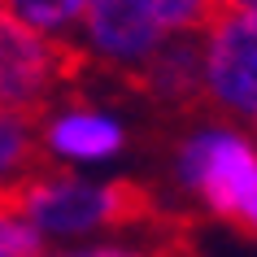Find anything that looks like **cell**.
Returning <instances> with one entry per match:
<instances>
[{
  "mask_svg": "<svg viewBox=\"0 0 257 257\" xmlns=\"http://www.w3.org/2000/svg\"><path fill=\"white\" fill-rule=\"evenodd\" d=\"M0 9L14 14L18 22H27L31 31H40V35L66 40V31L79 27L87 0H0Z\"/></svg>",
  "mask_w": 257,
  "mask_h": 257,
  "instance_id": "obj_9",
  "label": "cell"
},
{
  "mask_svg": "<svg viewBox=\"0 0 257 257\" xmlns=\"http://www.w3.org/2000/svg\"><path fill=\"white\" fill-rule=\"evenodd\" d=\"M179 179L214 214L240 222L244 205L253 201V192H257V153L235 131L209 126V131H196L183 144V153H179Z\"/></svg>",
  "mask_w": 257,
  "mask_h": 257,
  "instance_id": "obj_4",
  "label": "cell"
},
{
  "mask_svg": "<svg viewBox=\"0 0 257 257\" xmlns=\"http://www.w3.org/2000/svg\"><path fill=\"white\" fill-rule=\"evenodd\" d=\"M44 170H48V162L40 153L35 122L0 109V209Z\"/></svg>",
  "mask_w": 257,
  "mask_h": 257,
  "instance_id": "obj_8",
  "label": "cell"
},
{
  "mask_svg": "<svg viewBox=\"0 0 257 257\" xmlns=\"http://www.w3.org/2000/svg\"><path fill=\"white\" fill-rule=\"evenodd\" d=\"M44 235L22 214H0V257H40Z\"/></svg>",
  "mask_w": 257,
  "mask_h": 257,
  "instance_id": "obj_11",
  "label": "cell"
},
{
  "mask_svg": "<svg viewBox=\"0 0 257 257\" xmlns=\"http://www.w3.org/2000/svg\"><path fill=\"white\" fill-rule=\"evenodd\" d=\"M136 79L153 100H192L201 92V44L192 35H166V44L136 70Z\"/></svg>",
  "mask_w": 257,
  "mask_h": 257,
  "instance_id": "obj_6",
  "label": "cell"
},
{
  "mask_svg": "<svg viewBox=\"0 0 257 257\" xmlns=\"http://www.w3.org/2000/svg\"><path fill=\"white\" fill-rule=\"evenodd\" d=\"M79 31L83 57H96V61L131 70V74L166 44V31L144 9V0H87Z\"/></svg>",
  "mask_w": 257,
  "mask_h": 257,
  "instance_id": "obj_5",
  "label": "cell"
},
{
  "mask_svg": "<svg viewBox=\"0 0 257 257\" xmlns=\"http://www.w3.org/2000/svg\"><path fill=\"white\" fill-rule=\"evenodd\" d=\"M61 257H144V253H131V248H118V244H105V248H83V253H61Z\"/></svg>",
  "mask_w": 257,
  "mask_h": 257,
  "instance_id": "obj_12",
  "label": "cell"
},
{
  "mask_svg": "<svg viewBox=\"0 0 257 257\" xmlns=\"http://www.w3.org/2000/svg\"><path fill=\"white\" fill-rule=\"evenodd\" d=\"M201 31V92L222 109L257 113V9L218 5Z\"/></svg>",
  "mask_w": 257,
  "mask_h": 257,
  "instance_id": "obj_3",
  "label": "cell"
},
{
  "mask_svg": "<svg viewBox=\"0 0 257 257\" xmlns=\"http://www.w3.org/2000/svg\"><path fill=\"white\" fill-rule=\"evenodd\" d=\"M218 5H231V9H257V0H218Z\"/></svg>",
  "mask_w": 257,
  "mask_h": 257,
  "instance_id": "obj_14",
  "label": "cell"
},
{
  "mask_svg": "<svg viewBox=\"0 0 257 257\" xmlns=\"http://www.w3.org/2000/svg\"><path fill=\"white\" fill-rule=\"evenodd\" d=\"M0 214H22L40 235H87L100 227H136L153 214V196L136 183H87L44 170Z\"/></svg>",
  "mask_w": 257,
  "mask_h": 257,
  "instance_id": "obj_1",
  "label": "cell"
},
{
  "mask_svg": "<svg viewBox=\"0 0 257 257\" xmlns=\"http://www.w3.org/2000/svg\"><path fill=\"white\" fill-rule=\"evenodd\" d=\"M122 126L109 113H96V109H66L48 122V136L44 144L57 153V157H70V162H105L122 149Z\"/></svg>",
  "mask_w": 257,
  "mask_h": 257,
  "instance_id": "obj_7",
  "label": "cell"
},
{
  "mask_svg": "<svg viewBox=\"0 0 257 257\" xmlns=\"http://www.w3.org/2000/svg\"><path fill=\"white\" fill-rule=\"evenodd\" d=\"M83 66H87L83 48L40 35L0 9V109L5 113L35 122Z\"/></svg>",
  "mask_w": 257,
  "mask_h": 257,
  "instance_id": "obj_2",
  "label": "cell"
},
{
  "mask_svg": "<svg viewBox=\"0 0 257 257\" xmlns=\"http://www.w3.org/2000/svg\"><path fill=\"white\" fill-rule=\"evenodd\" d=\"M144 9L157 18V27L166 35H192L209 22L218 0H144Z\"/></svg>",
  "mask_w": 257,
  "mask_h": 257,
  "instance_id": "obj_10",
  "label": "cell"
},
{
  "mask_svg": "<svg viewBox=\"0 0 257 257\" xmlns=\"http://www.w3.org/2000/svg\"><path fill=\"white\" fill-rule=\"evenodd\" d=\"M253 118H257V113H253Z\"/></svg>",
  "mask_w": 257,
  "mask_h": 257,
  "instance_id": "obj_15",
  "label": "cell"
},
{
  "mask_svg": "<svg viewBox=\"0 0 257 257\" xmlns=\"http://www.w3.org/2000/svg\"><path fill=\"white\" fill-rule=\"evenodd\" d=\"M240 222H244V227H248V231H253V235H257V192H253V201L244 205V214H240Z\"/></svg>",
  "mask_w": 257,
  "mask_h": 257,
  "instance_id": "obj_13",
  "label": "cell"
}]
</instances>
